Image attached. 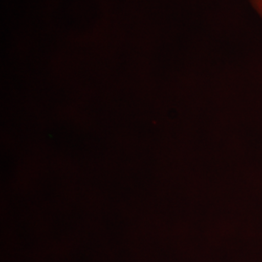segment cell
Listing matches in <instances>:
<instances>
[{"mask_svg": "<svg viewBox=\"0 0 262 262\" xmlns=\"http://www.w3.org/2000/svg\"><path fill=\"white\" fill-rule=\"evenodd\" d=\"M249 2L256 15L262 19V0H249Z\"/></svg>", "mask_w": 262, "mask_h": 262, "instance_id": "cell-1", "label": "cell"}]
</instances>
